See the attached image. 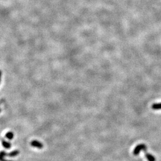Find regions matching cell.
<instances>
[{
    "label": "cell",
    "instance_id": "ba28073f",
    "mask_svg": "<svg viewBox=\"0 0 161 161\" xmlns=\"http://www.w3.org/2000/svg\"><path fill=\"white\" fill-rule=\"evenodd\" d=\"M5 137L10 140H11L14 137V133L13 132H8L5 134Z\"/></svg>",
    "mask_w": 161,
    "mask_h": 161
},
{
    "label": "cell",
    "instance_id": "8fae6325",
    "mask_svg": "<svg viewBox=\"0 0 161 161\" xmlns=\"http://www.w3.org/2000/svg\"><path fill=\"white\" fill-rule=\"evenodd\" d=\"M1 112V109H0V112Z\"/></svg>",
    "mask_w": 161,
    "mask_h": 161
},
{
    "label": "cell",
    "instance_id": "6da1fadb",
    "mask_svg": "<svg viewBox=\"0 0 161 161\" xmlns=\"http://www.w3.org/2000/svg\"><path fill=\"white\" fill-rule=\"evenodd\" d=\"M145 150H147V146L146 144H138V146H137L134 149V151H133V154H134L135 156H137V155H139L141 150L144 151Z\"/></svg>",
    "mask_w": 161,
    "mask_h": 161
},
{
    "label": "cell",
    "instance_id": "30bf717a",
    "mask_svg": "<svg viewBox=\"0 0 161 161\" xmlns=\"http://www.w3.org/2000/svg\"><path fill=\"white\" fill-rule=\"evenodd\" d=\"M2 103H3V100H0V105H1Z\"/></svg>",
    "mask_w": 161,
    "mask_h": 161
},
{
    "label": "cell",
    "instance_id": "8992f818",
    "mask_svg": "<svg viewBox=\"0 0 161 161\" xmlns=\"http://www.w3.org/2000/svg\"><path fill=\"white\" fill-rule=\"evenodd\" d=\"M19 153H20V152H19V150H16L13 151V152H11L10 153H9V154H7V156H9V157H12L13 158V157L16 156L17 155H19Z\"/></svg>",
    "mask_w": 161,
    "mask_h": 161
},
{
    "label": "cell",
    "instance_id": "52a82bcc",
    "mask_svg": "<svg viewBox=\"0 0 161 161\" xmlns=\"http://www.w3.org/2000/svg\"><path fill=\"white\" fill-rule=\"evenodd\" d=\"M152 109L153 110H160L161 109V103H154L152 106Z\"/></svg>",
    "mask_w": 161,
    "mask_h": 161
},
{
    "label": "cell",
    "instance_id": "9c48e42d",
    "mask_svg": "<svg viewBox=\"0 0 161 161\" xmlns=\"http://www.w3.org/2000/svg\"><path fill=\"white\" fill-rule=\"evenodd\" d=\"M1 71L0 70V82H1Z\"/></svg>",
    "mask_w": 161,
    "mask_h": 161
},
{
    "label": "cell",
    "instance_id": "3957f363",
    "mask_svg": "<svg viewBox=\"0 0 161 161\" xmlns=\"http://www.w3.org/2000/svg\"><path fill=\"white\" fill-rule=\"evenodd\" d=\"M144 152L146 158L147 159V160H148V161H156V159H155V157L153 156L152 155H151L147 152V150H144Z\"/></svg>",
    "mask_w": 161,
    "mask_h": 161
},
{
    "label": "cell",
    "instance_id": "5b68a950",
    "mask_svg": "<svg viewBox=\"0 0 161 161\" xmlns=\"http://www.w3.org/2000/svg\"><path fill=\"white\" fill-rule=\"evenodd\" d=\"M7 154L5 151H1L0 152V161H13V160H5L4 159V157L7 156Z\"/></svg>",
    "mask_w": 161,
    "mask_h": 161
},
{
    "label": "cell",
    "instance_id": "7a4b0ae2",
    "mask_svg": "<svg viewBox=\"0 0 161 161\" xmlns=\"http://www.w3.org/2000/svg\"><path fill=\"white\" fill-rule=\"evenodd\" d=\"M31 145L32 147H34V148H36L39 149H42L43 147H44L42 143H41L40 141L37 140H33L32 141H31Z\"/></svg>",
    "mask_w": 161,
    "mask_h": 161
},
{
    "label": "cell",
    "instance_id": "277c9868",
    "mask_svg": "<svg viewBox=\"0 0 161 161\" xmlns=\"http://www.w3.org/2000/svg\"><path fill=\"white\" fill-rule=\"evenodd\" d=\"M1 143H2V145H3V146L4 148L7 149H10L11 148V144H10V143L8 142V141H5V140H4V139H3V140H1Z\"/></svg>",
    "mask_w": 161,
    "mask_h": 161
}]
</instances>
